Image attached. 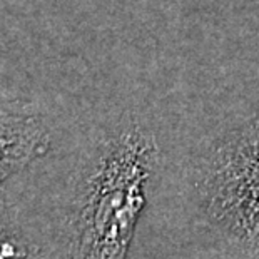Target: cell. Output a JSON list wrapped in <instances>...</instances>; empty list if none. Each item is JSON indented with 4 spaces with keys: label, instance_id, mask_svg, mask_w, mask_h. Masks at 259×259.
<instances>
[{
    "label": "cell",
    "instance_id": "1",
    "mask_svg": "<svg viewBox=\"0 0 259 259\" xmlns=\"http://www.w3.org/2000/svg\"><path fill=\"white\" fill-rule=\"evenodd\" d=\"M154 162V141L137 125L101 142L75 199L70 259L125 257Z\"/></svg>",
    "mask_w": 259,
    "mask_h": 259
},
{
    "label": "cell",
    "instance_id": "3",
    "mask_svg": "<svg viewBox=\"0 0 259 259\" xmlns=\"http://www.w3.org/2000/svg\"><path fill=\"white\" fill-rule=\"evenodd\" d=\"M51 146V136L40 115L29 104L0 101V187Z\"/></svg>",
    "mask_w": 259,
    "mask_h": 259
},
{
    "label": "cell",
    "instance_id": "4",
    "mask_svg": "<svg viewBox=\"0 0 259 259\" xmlns=\"http://www.w3.org/2000/svg\"><path fill=\"white\" fill-rule=\"evenodd\" d=\"M0 259H44L29 234L20 228L10 209L0 201Z\"/></svg>",
    "mask_w": 259,
    "mask_h": 259
},
{
    "label": "cell",
    "instance_id": "2",
    "mask_svg": "<svg viewBox=\"0 0 259 259\" xmlns=\"http://www.w3.org/2000/svg\"><path fill=\"white\" fill-rule=\"evenodd\" d=\"M202 187L211 216L259 244V111L212 152Z\"/></svg>",
    "mask_w": 259,
    "mask_h": 259
}]
</instances>
